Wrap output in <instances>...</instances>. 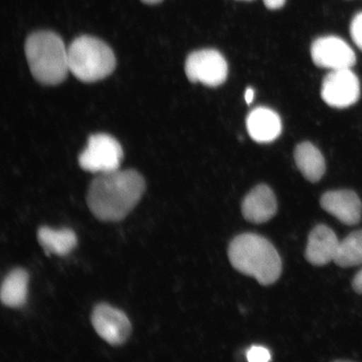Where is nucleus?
I'll use <instances>...</instances> for the list:
<instances>
[{"mask_svg":"<svg viewBox=\"0 0 362 362\" xmlns=\"http://www.w3.org/2000/svg\"><path fill=\"white\" fill-rule=\"evenodd\" d=\"M146 187L143 176L134 170L119 169L99 174L89 185V210L103 221L124 220L137 206Z\"/></svg>","mask_w":362,"mask_h":362,"instance_id":"1","label":"nucleus"},{"mask_svg":"<svg viewBox=\"0 0 362 362\" xmlns=\"http://www.w3.org/2000/svg\"><path fill=\"white\" fill-rule=\"evenodd\" d=\"M230 264L239 273L268 286L278 281L282 261L268 239L255 233H243L233 239L228 248Z\"/></svg>","mask_w":362,"mask_h":362,"instance_id":"2","label":"nucleus"},{"mask_svg":"<svg viewBox=\"0 0 362 362\" xmlns=\"http://www.w3.org/2000/svg\"><path fill=\"white\" fill-rule=\"evenodd\" d=\"M25 55L31 74L39 83L57 85L69 71L68 47L56 33L42 30L31 34L25 42Z\"/></svg>","mask_w":362,"mask_h":362,"instance_id":"3","label":"nucleus"},{"mask_svg":"<svg viewBox=\"0 0 362 362\" xmlns=\"http://www.w3.org/2000/svg\"><path fill=\"white\" fill-rule=\"evenodd\" d=\"M68 64L76 78L85 83H95L112 74L115 69L116 58L103 40L83 35L68 47Z\"/></svg>","mask_w":362,"mask_h":362,"instance_id":"4","label":"nucleus"},{"mask_svg":"<svg viewBox=\"0 0 362 362\" xmlns=\"http://www.w3.org/2000/svg\"><path fill=\"white\" fill-rule=\"evenodd\" d=\"M123 157V148L115 138L98 134L89 138L87 148L79 156V165L92 173H107L119 169Z\"/></svg>","mask_w":362,"mask_h":362,"instance_id":"5","label":"nucleus"},{"mask_svg":"<svg viewBox=\"0 0 362 362\" xmlns=\"http://www.w3.org/2000/svg\"><path fill=\"white\" fill-rule=\"evenodd\" d=\"M185 70L192 83H201L208 87H218L225 83L228 74L226 59L214 49L192 52L185 62Z\"/></svg>","mask_w":362,"mask_h":362,"instance_id":"6","label":"nucleus"},{"mask_svg":"<svg viewBox=\"0 0 362 362\" xmlns=\"http://www.w3.org/2000/svg\"><path fill=\"white\" fill-rule=\"evenodd\" d=\"M90 320L98 336L113 346L123 345L132 332L124 312L104 303L94 307Z\"/></svg>","mask_w":362,"mask_h":362,"instance_id":"7","label":"nucleus"},{"mask_svg":"<svg viewBox=\"0 0 362 362\" xmlns=\"http://www.w3.org/2000/svg\"><path fill=\"white\" fill-rule=\"evenodd\" d=\"M360 81L356 75L351 70H334L325 76L321 97L329 106L337 108H345L353 105L360 98Z\"/></svg>","mask_w":362,"mask_h":362,"instance_id":"8","label":"nucleus"},{"mask_svg":"<svg viewBox=\"0 0 362 362\" xmlns=\"http://www.w3.org/2000/svg\"><path fill=\"white\" fill-rule=\"evenodd\" d=\"M312 60L320 67L332 71L347 69L356 64L354 51L337 36H325L315 40L310 49Z\"/></svg>","mask_w":362,"mask_h":362,"instance_id":"9","label":"nucleus"},{"mask_svg":"<svg viewBox=\"0 0 362 362\" xmlns=\"http://www.w3.org/2000/svg\"><path fill=\"white\" fill-rule=\"evenodd\" d=\"M320 206L344 224L353 226L361 221V202L356 193L350 189L325 192L320 199Z\"/></svg>","mask_w":362,"mask_h":362,"instance_id":"10","label":"nucleus"},{"mask_svg":"<svg viewBox=\"0 0 362 362\" xmlns=\"http://www.w3.org/2000/svg\"><path fill=\"white\" fill-rule=\"evenodd\" d=\"M276 197L268 185H257L244 198L242 212L244 218L252 223L262 224L269 221L277 214Z\"/></svg>","mask_w":362,"mask_h":362,"instance_id":"11","label":"nucleus"},{"mask_svg":"<svg viewBox=\"0 0 362 362\" xmlns=\"http://www.w3.org/2000/svg\"><path fill=\"white\" fill-rule=\"evenodd\" d=\"M339 239L327 225L320 224L311 230L305 250V259L312 265L324 266L334 262L337 256Z\"/></svg>","mask_w":362,"mask_h":362,"instance_id":"12","label":"nucleus"},{"mask_svg":"<svg viewBox=\"0 0 362 362\" xmlns=\"http://www.w3.org/2000/svg\"><path fill=\"white\" fill-rule=\"evenodd\" d=\"M246 125L249 135L257 143L273 142L282 132V122L278 113L264 107L249 113Z\"/></svg>","mask_w":362,"mask_h":362,"instance_id":"13","label":"nucleus"},{"mask_svg":"<svg viewBox=\"0 0 362 362\" xmlns=\"http://www.w3.org/2000/svg\"><path fill=\"white\" fill-rule=\"evenodd\" d=\"M29 274L24 269H13L3 280L0 298L2 304L10 308L25 305L28 296Z\"/></svg>","mask_w":362,"mask_h":362,"instance_id":"14","label":"nucleus"},{"mask_svg":"<svg viewBox=\"0 0 362 362\" xmlns=\"http://www.w3.org/2000/svg\"><path fill=\"white\" fill-rule=\"evenodd\" d=\"M298 170L312 183L318 182L325 173V161L318 148L309 142L298 144L294 151Z\"/></svg>","mask_w":362,"mask_h":362,"instance_id":"15","label":"nucleus"},{"mask_svg":"<svg viewBox=\"0 0 362 362\" xmlns=\"http://www.w3.org/2000/svg\"><path fill=\"white\" fill-rule=\"evenodd\" d=\"M37 238L45 252L58 256L67 255L78 245L76 233L68 228L54 230L49 226H40Z\"/></svg>","mask_w":362,"mask_h":362,"instance_id":"16","label":"nucleus"},{"mask_svg":"<svg viewBox=\"0 0 362 362\" xmlns=\"http://www.w3.org/2000/svg\"><path fill=\"white\" fill-rule=\"evenodd\" d=\"M334 262L341 268L362 264V230H356L339 241Z\"/></svg>","mask_w":362,"mask_h":362,"instance_id":"17","label":"nucleus"},{"mask_svg":"<svg viewBox=\"0 0 362 362\" xmlns=\"http://www.w3.org/2000/svg\"><path fill=\"white\" fill-rule=\"evenodd\" d=\"M350 31L353 42L362 51V12L353 18Z\"/></svg>","mask_w":362,"mask_h":362,"instance_id":"18","label":"nucleus"},{"mask_svg":"<svg viewBox=\"0 0 362 362\" xmlns=\"http://www.w3.org/2000/svg\"><path fill=\"white\" fill-rule=\"evenodd\" d=\"M247 359L251 362H267L271 360V354L264 347L252 346L247 352Z\"/></svg>","mask_w":362,"mask_h":362,"instance_id":"19","label":"nucleus"},{"mask_svg":"<svg viewBox=\"0 0 362 362\" xmlns=\"http://www.w3.org/2000/svg\"><path fill=\"white\" fill-rule=\"evenodd\" d=\"M264 3L269 10L276 11L283 8L286 0H264Z\"/></svg>","mask_w":362,"mask_h":362,"instance_id":"20","label":"nucleus"},{"mask_svg":"<svg viewBox=\"0 0 362 362\" xmlns=\"http://www.w3.org/2000/svg\"><path fill=\"white\" fill-rule=\"evenodd\" d=\"M352 287L357 293L362 294V269L353 279Z\"/></svg>","mask_w":362,"mask_h":362,"instance_id":"21","label":"nucleus"},{"mask_svg":"<svg viewBox=\"0 0 362 362\" xmlns=\"http://www.w3.org/2000/svg\"><path fill=\"white\" fill-rule=\"evenodd\" d=\"M255 92L252 88H247L245 92V101L247 104H251L255 99Z\"/></svg>","mask_w":362,"mask_h":362,"instance_id":"22","label":"nucleus"},{"mask_svg":"<svg viewBox=\"0 0 362 362\" xmlns=\"http://www.w3.org/2000/svg\"><path fill=\"white\" fill-rule=\"evenodd\" d=\"M141 1L148 4H156L160 3L162 0H141Z\"/></svg>","mask_w":362,"mask_h":362,"instance_id":"23","label":"nucleus"},{"mask_svg":"<svg viewBox=\"0 0 362 362\" xmlns=\"http://www.w3.org/2000/svg\"><path fill=\"white\" fill-rule=\"evenodd\" d=\"M245 1H251V0H245Z\"/></svg>","mask_w":362,"mask_h":362,"instance_id":"24","label":"nucleus"}]
</instances>
